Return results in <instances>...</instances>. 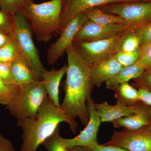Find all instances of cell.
<instances>
[{
  "instance_id": "obj_1",
  "label": "cell",
  "mask_w": 151,
  "mask_h": 151,
  "mask_svg": "<svg viewBox=\"0 0 151 151\" xmlns=\"http://www.w3.org/2000/svg\"><path fill=\"white\" fill-rule=\"evenodd\" d=\"M68 59L66 78L63 84L65 96L60 108L73 120L79 118L86 127L89 116L86 102L94 88L90 77V66L76 50L73 43L66 50Z\"/></svg>"
},
{
  "instance_id": "obj_2",
  "label": "cell",
  "mask_w": 151,
  "mask_h": 151,
  "mask_svg": "<svg viewBox=\"0 0 151 151\" xmlns=\"http://www.w3.org/2000/svg\"><path fill=\"white\" fill-rule=\"evenodd\" d=\"M61 122L67 123L71 132L76 133L78 124L75 120L68 116L47 96L35 119L17 120L18 126L22 130L21 151H36L39 146L54 133Z\"/></svg>"
},
{
  "instance_id": "obj_3",
  "label": "cell",
  "mask_w": 151,
  "mask_h": 151,
  "mask_svg": "<svg viewBox=\"0 0 151 151\" xmlns=\"http://www.w3.org/2000/svg\"><path fill=\"white\" fill-rule=\"evenodd\" d=\"M65 0H51L40 4L34 3L21 11L39 42H47L59 34L60 16Z\"/></svg>"
},
{
  "instance_id": "obj_4",
  "label": "cell",
  "mask_w": 151,
  "mask_h": 151,
  "mask_svg": "<svg viewBox=\"0 0 151 151\" xmlns=\"http://www.w3.org/2000/svg\"><path fill=\"white\" fill-rule=\"evenodd\" d=\"M17 95L6 105V109L17 120L35 119L47 94L42 80L19 86Z\"/></svg>"
},
{
  "instance_id": "obj_5",
  "label": "cell",
  "mask_w": 151,
  "mask_h": 151,
  "mask_svg": "<svg viewBox=\"0 0 151 151\" xmlns=\"http://www.w3.org/2000/svg\"><path fill=\"white\" fill-rule=\"evenodd\" d=\"M12 18L13 29L9 35L11 39L16 45L19 54L41 80L42 73L45 69L41 62L37 48L33 41L31 29L20 12L17 13Z\"/></svg>"
},
{
  "instance_id": "obj_6",
  "label": "cell",
  "mask_w": 151,
  "mask_h": 151,
  "mask_svg": "<svg viewBox=\"0 0 151 151\" xmlns=\"http://www.w3.org/2000/svg\"><path fill=\"white\" fill-rule=\"evenodd\" d=\"M98 8L123 19L126 29L135 30L151 22V1L117 3Z\"/></svg>"
},
{
  "instance_id": "obj_7",
  "label": "cell",
  "mask_w": 151,
  "mask_h": 151,
  "mask_svg": "<svg viewBox=\"0 0 151 151\" xmlns=\"http://www.w3.org/2000/svg\"><path fill=\"white\" fill-rule=\"evenodd\" d=\"M126 30L116 36L106 39L74 41L73 45L82 59L91 67L114 56L118 52L119 44Z\"/></svg>"
},
{
  "instance_id": "obj_8",
  "label": "cell",
  "mask_w": 151,
  "mask_h": 151,
  "mask_svg": "<svg viewBox=\"0 0 151 151\" xmlns=\"http://www.w3.org/2000/svg\"><path fill=\"white\" fill-rule=\"evenodd\" d=\"M148 126L137 130L124 129L115 132L111 140L103 145L118 146L130 151H151V133Z\"/></svg>"
},
{
  "instance_id": "obj_9",
  "label": "cell",
  "mask_w": 151,
  "mask_h": 151,
  "mask_svg": "<svg viewBox=\"0 0 151 151\" xmlns=\"http://www.w3.org/2000/svg\"><path fill=\"white\" fill-rule=\"evenodd\" d=\"M87 19L84 12L78 14L67 24L56 41L47 52V59L50 64L55 63L64 54L68 47L73 43L75 36Z\"/></svg>"
},
{
  "instance_id": "obj_10",
  "label": "cell",
  "mask_w": 151,
  "mask_h": 151,
  "mask_svg": "<svg viewBox=\"0 0 151 151\" xmlns=\"http://www.w3.org/2000/svg\"><path fill=\"white\" fill-rule=\"evenodd\" d=\"M94 101L91 97L86 102V107L89 116V121L84 129L77 136L71 139L63 138L67 149L76 146L86 147L98 144L97 135L101 122L100 116L94 105Z\"/></svg>"
},
{
  "instance_id": "obj_11",
  "label": "cell",
  "mask_w": 151,
  "mask_h": 151,
  "mask_svg": "<svg viewBox=\"0 0 151 151\" xmlns=\"http://www.w3.org/2000/svg\"><path fill=\"white\" fill-rule=\"evenodd\" d=\"M132 1H150L149 0H65L60 16L59 34L78 14L88 9L115 3Z\"/></svg>"
},
{
  "instance_id": "obj_12",
  "label": "cell",
  "mask_w": 151,
  "mask_h": 151,
  "mask_svg": "<svg viewBox=\"0 0 151 151\" xmlns=\"http://www.w3.org/2000/svg\"><path fill=\"white\" fill-rule=\"evenodd\" d=\"M126 29L122 24L102 25L87 19L75 36L73 42H90L106 39L116 36Z\"/></svg>"
},
{
  "instance_id": "obj_13",
  "label": "cell",
  "mask_w": 151,
  "mask_h": 151,
  "mask_svg": "<svg viewBox=\"0 0 151 151\" xmlns=\"http://www.w3.org/2000/svg\"><path fill=\"white\" fill-rule=\"evenodd\" d=\"M149 106L141 103L137 109L130 116L122 117L112 122L116 129L123 128L129 130H137L150 125L151 117Z\"/></svg>"
},
{
  "instance_id": "obj_14",
  "label": "cell",
  "mask_w": 151,
  "mask_h": 151,
  "mask_svg": "<svg viewBox=\"0 0 151 151\" xmlns=\"http://www.w3.org/2000/svg\"><path fill=\"white\" fill-rule=\"evenodd\" d=\"M124 67L113 56L105 61L90 67V77L94 86L100 87L119 73Z\"/></svg>"
},
{
  "instance_id": "obj_15",
  "label": "cell",
  "mask_w": 151,
  "mask_h": 151,
  "mask_svg": "<svg viewBox=\"0 0 151 151\" xmlns=\"http://www.w3.org/2000/svg\"><path fill=\"white\" fill-rule=\"evenodd\" d=\"M138 105L129 106L116 103L113 105H109L106 101L101 103H94V108L100 116L101 123H112L116 119L130 116L137 111Z\"/></svg>"
},
{
  "instance_id": "obj_16",
  "label": "cell",
  "mask_w": 151,
  "mask_h": 151,
  "mask_svg": "<svg viewBox=\"0 0 151 151\" xmlns=\"http://www.w3.org/2000/svg\"><path fill=\"white\" fill-rule=\"evenodd\" d=\"M67 65H65L57 70L54 68L50 70H45L42 79L47 96L57 107H60L59 87L63 76L66 74Z\"/></svg>"
},
{
  "instance_id": "obj_17",
  "label": "cell",
  "mask_w": 151,
  "mask_h": 151,
  "mask_svg": "<svg viewBox=\"0 0 151 151\" xmlns=\"http://www.w3.org/2000/svg\"><path fill=\"white\" fill-rule=\"evenodd\" d=\"M10 67L14 82L17 86H21L40 80L20 55L11 63Z\"/></svg>"
},
{
  "instance_id": "obj_18",
  "label": "cell",
  "mask_w": 151,
  "mask_h": 151,
  "mask_svg": "<svg viewBox=\"0 0 151 151\" xmlns=\"http://www.w3.org/2000/svg\"><path fill=\"white\" fill-rule=\"evenodd\" d=\"M145 70L144 68L137 63L131 66L124 67L119 73L105 82L106 88L112 89L117 85L129 82L131 79L140 76Z\"/></svg>"
},
{
  "instance_id": "obj_19",
  "label": "cell",
  "mask_w": 151,
  "mask_h": 151,
  "mask_svg": "<svg viewBox=\"0 0 151 151\" xmlns=\"http://www.w3.org/2000/svg\"><path fill=\"white\" fill-rule=\"evenodd\" d=\"M112 90L114 91V96L117 99L116 103L132 106L142 103L138 90L129 82L117 85Z\"/></svg>"
},
{
  "instance_id": "obj_20",
  "label": "cell",
  "mask_w": 151,
  "mask_h": 151,
  "mask_svg": "<svg viewBox=\"0 0 151 151\" xmlns=\"http://www.w3.org/2000/svg\"><path fill=\"white\" fill-rule=\"evenodd\" d=\"M83 12L87 19L102 25H109L115 24H125L123 19L118 16L107 13L98 7H93L88 9Z\"/></svg>"
},
{
  "instance_id": "obj_21",
  "label": "cell",
  "mask_w": 151,
  "mask_h": 151,
  "mask_svg": "<svg viewBox=\"0 0 151 151\" xmlns=\"http://www.w3.org/2000/svg\"><path fill=\"white\" fill-rule=\"evenodd\" d=\"M141 47L140 41L136 33L133 30L127 29L122 37L118 51H134Z\"/></svg>"
},
{
  "instance_id": "obj_22",
  "label": "cell",
  "mask_w": 151,
  "mask_h": 151,
  "mask_svg": "<svg viewBox=\"0 0 151 151\" xmlns=\"http://www.w3.org/2000/svg\"><path fill=\"white\" fill-rule=\"evenodd\" d=\"M34 3V0H0V7L4 13L10 17L20 12L23 8Z\"/></svg>"
},
{
  "instance_id": "obj_23",
  "label": "cell",
  "mask_w": 151,
  "mask_h": 151,
  "mask_svg": "<svg viewBox=\"0 0 151 151\" xmlns=\"http://www.w3.org/2000/svg\"><path fill=\"white\" fill-rule=\"evenodd\" d=\"M20 86L9 84L0 78V105H7L17 95Z\"/></svg>"
},
{
  "instance_id": "obj_24",
  "label": "cell",
  "mask_w": 151,
  "mask_h": 151,
  "mask_svg": "<svg viewBox=\"0 0 151 151\" xmlns=\"http://www.w3.org/2000/svg\"><path fill=\"white\" fill-rule=\"evenodd\" d=\"M60 126L52 135L46 139L42 145L47 151H68L59 133Z\"/></svg>"
},
{
  "instance_id": "obj_25",
  "label": "cell",
  "mask_w": 151,
  "mask_h": 151,
  "mask_svg": "<svg viewBox=\"0 0 151 151\" xmlns=\"http://www.w3.org/2000/svg\"><path fill=\"white\" fill-rule=\"evenodd\" d=\"M141 51V47L137 50L130 52L118 51L114 56L123 67H128L137 63L140 56Z\"/></svg>"
},
{
  "instance_id": "obj_26",
  "label": "cell",
  "mask_w": 151,
  "mask_h": 151,
  "mask_svg": "<svg viewBox=\"0 0 151 151\" xmlns=\"http://www.w3.org/2000/svg\"><path fill=\"white\" fill-rule=\"evenodd\" d=\"M19 54L16 45L12 40L0 48V62L11 63Z\"/></svg>"
},
{
  "instance_id": "obj_27",
  "label": "cell",
  "mask_w": 151,
  "mask_h": 151,
  "mask_svg": "<svg viewBox=\"0 0 151 151\" xmlns=\"http://www.w3.org/2000/svg\"><path fill=\"white\" fill-rule=\"evenodd\" d=\"M141 54L137 63L142 65L147 71H151V43L141 47Z\"/></svg>"
},
{
  "instance_id": "obj_28",
  "label": "cell",
  "mask_w": 151,
  "mask_h": 151,
  "mask_svg": "<svg viewBox=\"0 0 151 151\" xmlns=\"http://www.w3.org/2000/svg\"><path fill=\"white\" fill-rule=\"evenodd\" d=\"M133 80L132 85L135 88H143L151 91V71L145 70L140 76Z\"/></svg>"
},
{
  "instance_id": "obj_29",
  "label": "cell",
  "mask_w": 151,
  "mask_h": 151,
  "mask_svg": "<svg viewBox=\"0 0 151 151\" xmlns=\"http://www.w3.org/2000/svg\"><path fill=\"white\" fill-rule=\"evenodd\" d=\"M134 31L139 38L141 47L151 43V22Z\"/></svg>"
},
{
  "instance_id": "obj_30",
  "label": "cell",
  "mask_w": 151,
  "mask_h": 151,
  "mask_svg": "<svg viewBox=\"0 0 151 151\" xmlns=\"http://www.w3.org/2000/svg\"><path fill=\"white\" fill-rule=\"evenodd\" d=\"M0 78L7 84H16L11 72L10 63L0 62Z\"/></svg>"
},
{
  "instance_id": "obj_31",
  "label": "cell",
  "mask_w": 151,
  "mask_h": 151,
  "mask_svg": "<svg viewBox=\"0 0 151 151\" xmlns=\"http://www.w3.org/2000/svg\"><path fill=\"white\" fill-rule=\"evenodd\" d=\"M13 29V21L10 17L0 11V29L9 35Z\"/></svg>"
},
{
  "instance_id": "obj_32",
  "label": "cell",
  "mask_w": 151,
  "mask_h": 151,
  "mask_svg": "<svg viewBox=\"0 0 151 151\" xmlns=\"http://www.w3.org/2000/svg\"><path fill=\"white\" fill-rule=\"evenodd\" d=\"M84 147L87 151H130L118 146L100 145L99 144Z\"/></svg>"
},
{
  "instance_id": "obj_33",
  "label": "cell",
  "mask_w": 151,
  "mask_h": 151,
  "mask_svg": "<svg viewBox=\"0 0 151 151\" xmlns=\"http://www.w3.org/2000/svg\"><path fill=\"white\" fill-rule=\"evenodd\" d=\"M138 91L141 102L151 107V91L143 88H139Z\"/></svg>"
},
{
  "instance_id": "obj_34",
  "label": "cell",
  "mask_w": 151,
  "mask_h": 151,
  "mask_svg": "<svg viewBox=\"0 0 151 151\" xmlns=\"http://www.w3.org/2000/svg\"><path fill=\"white\" fill-rule=\"evenodd\" d=\"M0 151H15L12 142L0 133Z\"/></svg>"
},
{
  "instance_id": "obj_35",
  "label": "cell",
  "mask_w": 151,
  "mask_h": 151,
  "mask_svg": "<svg viewBox=\"0 0 151 151\" xmlns=\"http://www.w3.org/2000/svg\"><path fill=\"white\" fill-rule=\"evenodd\" d=\"M11 40L10 36L9 35L0 29V48L4 46Z\"/></svg>"
},
{
  "instance_id": "obj_36",
  "label": "cell",
  "mask_w": 151,
  "mask_h": 151,
  "mask_svg": "<svg viewBox=\"0 0 151 151\" xmlns=\"http://www.w3.org/2000/svg\"><path fill=\"white\" fill-rule=\"evenodd\" d=\"M68 151H87L85 148L81 146H76L68 149Z\"/></svg>"
},
{
  "instance_id": "obj_37",
  "label": "cell",
  "mask_w": 151,
  "mask_h": 151,
  "mask_svg": "<svg viewBox=\"0 0 151 151\" xmlns=\"http://www.w3.org/2000/svg\"><path fill=\"white\" fill-rule=\"evenodd\" d=\"M149 112H150V115L151 117V122L150 124V125H149L148 126V129L149 131H150V132L151 133V107H149Z\"/></svg>"
},
{
  "instance_id": "obj_38",
  "label": "cell",
  "mask_w": 151,
  "mask_h": 151,
  "mask_svg": "<svg viewBox=\"0 0 151 151\" xmlns=\"http://www.w3.org/2000/svg\"><path fill=\"white\" fill-rule=\"evenodd\" d=\"M149 1H151V0H149Z\"/></svg>"
}]
</instances>
